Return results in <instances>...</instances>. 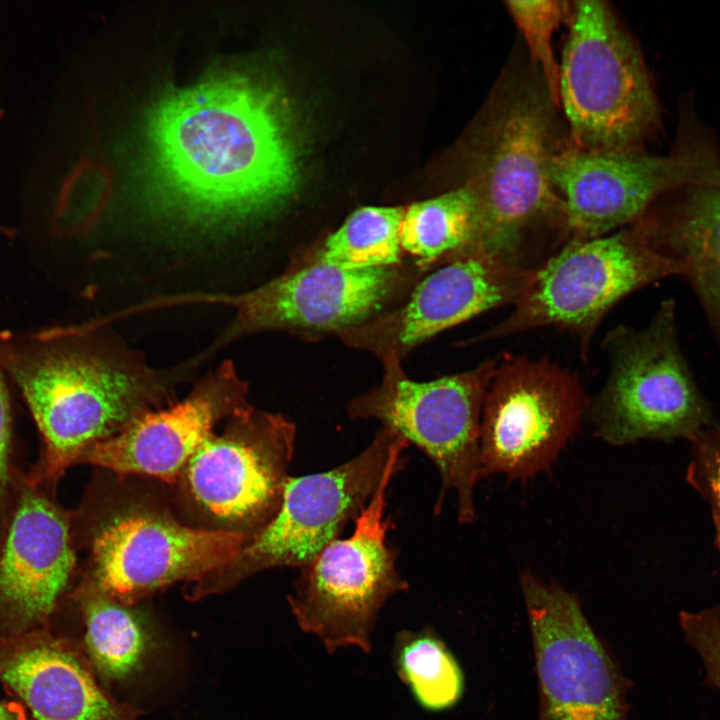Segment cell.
Masks as SVG:
<instances>
[{
  "label": "cell",
  "mask_w": 720,
  "mask_h": 720,
  "mask_svg": "<svg viewBox=\"0 0 720 720\" xmlns=\"http://www.w3.org/2000/svg\"><path fill=\"white\" fill-rule=\"evenodd\" d=\"M481 218L479 201L465 186L415 202L402 219L403 252L424 268L477 253Z\"/></svg>",
  "instance_id": "22"
},
{
  "label": "cell",
  "mask_w": 720,
  "mask_h": 720,
  "mask_svg": "<svg viewBox=\"0 0 720 720\" xmlns=\"http://www.w3.org/2000/svg\"><path fill=\"white\" fill-rule=\"evenodd\" d=\"M607 381L588 412L595 433L615 446L641 440L689 443L715 419L682 349L676 302H660L641 328L618 327L606 340Z\"/></svg>",
  "instance_id": "5"
},
{
  "label": "cell",
  "mask_w": 720,
  "mask_h": 720,
  "mask_svg": "<svg viewBox=\"0 0 720 720\" xmlns=\"http://www.w3.org/2000/svg\"><path fill=\"white\" fill-rule=\"evenodd\" d=\"M681 276V267L654 252L631 225L596 238L568 240L535 267L512 313L476 340L552 326L578 336L585 355L595 330L616 304L655 282Z\"/></svg>",
  "instance_id": "9"
},
{
  "label": "cell",
  "mask_w": 720,
  "mask_h": 720,
  "mask_svg": "<svg viewBox=\"0 0 720 720\" xmlns=\"http://www.w3.org/2000/svg\"><path fill=\"white\" fill-rule=\"evenodd\" d=\"M73 597L83 617L85 653L94 673L103 682L116 683L138 671L154 645L142 616L84 578Z\"/></svg>",
  "instance_id": "21"
},
{
  "label": "cell",
  "mask_w": 720,
  "mask_h": 720,
  "mask_svg": "<svg viewBox=\"0 0 720 720\" xmlns=\"http://www.w3.org/2000/svg\"><path fill=\"white\" fill-rule=\"evenodd\" d=\"M405 208L366 206L329 235L314 258L344 269L400 266Z\"/></svg>",
  "instance_id": "24"
},
{
  "label": "cell",
  "mask_w": 720,
  "mask_h": 720,
  "mask_svg": "<svg viewBox=\"0 0 720 720\" xmlns=\"http://www.w3.org/2000/svg\"><path fill=\"white\" fill-rule=\"evenodd\" d=\"M679 621L686 642L703 664L706 683L720 690V603L698 611H682Z\"/></svg>",
  "instance_id": "27"
},
{
  "label": "cell",
  "mask_w": 720,
  "mask_h": 720,
  "mask_svg": "<svg viewBox=\"0 0 720 720\" xmlns=\"http://www.w3.org/2000/svg\"><path fill=\"white\" fill-rule=\"evenodd\" d=\"M12 415L8 391L0 366V528L8 507L16 474L11 464Z\"/></svg>",
  "instance_id": "28"
},
{
  "label": "cell",
  "mask_w": 720,
  "mask_h": 720,
  "mask_svg": "<svg viewBox=\"0 0 720 720\" xmlns=\"http://www.w3.org/2000/svg\"><path fill=\"white\" fill-rule=\"evenodd\" d=\"M631 226L681 267L720 354V181L671 190Z\"/></svg>",
  "instance_id": "20"
},
{
  "label": "cell",
  "mask_w": 720,
  "mask_h": 720,
  "mask_svg": "<svg viewBox=\"0 0 720 720\" xmlns=\"http://www.w3.org/2000/svg\"><path fill=\"white\" fill-rule=\"evenodd\" d=\"M190 458L180 478L196 506L249 540L278 511L296 442V425L251 405L226 420Z\"/></svg>",
  "instance_id": "15"
},
{
  "label": "cell",
  "mask_w": 720,
  "mask_h": 720,
  "mask_svg": "<svg viewBox=\"0 0 720 720\" xmlns=\"http://www.w3.org/2000/svg\"><path fill=\"white\" fill-rule=\"evenodd\" d=\"M400 266L344 269L312 258L240 293L186 292L157 298V308L214 304L232 309V319L198 363L236 340L275 330L340 332L376 316L402 287Z\"/></svg>",
  "instance_id": "11"
},
{
  "label": "cell",
  "mask_w": 720,
  "mask_h": 720,
  "mask_svg": "<svg viewBox=\"0 0 720 720\" xmlns=\"http://www.w3.org/2000/svg\"><path fill=\"white\" fill-rule=\"evenodd\" d=\"M0 680L36 720H140L143 714L109 694L72 644L47 634L1 645Z\"/></svg>",
  "instance_id": "19"
},
{
  "label": "cell",
  "mask_w": 720,
  "mask_h": 720,
  "mask_svg": "<svg viewBox=\"0 0 720 720\" xmlns=\"http://www.w3.org/2000/svg\"><path fill=\"white\" fill-rule=\"evenodd\" d=\"M164 208L204 228L233 226L277 207L298 168L276 96L241 75L170 92L148 124Z\"/></svg>",
  "instance_id": "1"
},
{
  "label": "cell",
  "mask_w": 720,
  "mask_h": 720,
  "mask_svg": "<svg viewBox=\"0 0 720 720\" xmlns=\"http://www.w3.org/2000/svg\"><path fill=\"white\" fill-rule=\"evenodd\" d=\"M589 400L577 376L545 359L497 360L480 424V476L526 481L548 469L579 428Z\"/></svg>",
  "instance_id": "12"
},
{
  "label": "cell",
  "mask_w": 720,
  "mask_h": 720,
  "mask_svg": "<svg viewBox=\"0 0 720 720\" xmlns=\"http://www.w3.org/2000/svg\"><path fill=\"white\" fill-rule=\"evenodd\" d=\"M391 660L399 680L423 710L444 712L461 700L465 690L463 670L432 627L398 631Z\"/></svg>",
  "instance_id": "23"
},
{
  "label": "cell",
  "mask_w": 720,
  "mask_h": 720,
  "mask_svg": "<svg viewBox=\"0 0 720 720\" xmlns=\"http://www.w3.org/2000/svg\"><path fill=\"white\" fill-rule=\"evenodd\" d=\"M520 586L535 656L538 720H628L632 682L577 597L528 571Z\"/></svg>",
  "instance_id": "13"
},
{
  "label": "cell",
  "mask_w": 720,
  "mask_h": 720,
  "mask_svg": "<svg viewBox=\"0 0 720 720\" xmlns=\"http://www.w3.org/2000/svg\"><path fill=\"white\" fill-rule=\"evenodd\" d=\"M402 438L380 426L357 456L323 472L290 476L278 511L220 569L194 583L192 600L222 592L261 571L303 568L358 517L380 484Z\"/></svg>",
  "instance_id": "10"
},
{
  "label": "cell",
  "mask_w": 720,
  "mask_h": 720,
  "mask_svg": "<svg viewBox=\"0 0 720 720\" xmlns=\"http://www.w3.org/2000/svg\"><path fill=\"white\" fill-rule=\"evenodd\" d=\"M18 720H27V719H26V713H25L23 707H21V709H20Z\"/></svg>",
  "instance_id": "31"
},
{
  "label": "cell",
  "mask_w": 720,
  "mask_h": 720,
  "mask_svg": "<svg viewBox=\"0 0 720 720\" xmlns=\"http://www.w3.org/2000/svg\"><path fill=\"white\" fill-rule=\"evenodd\" d=\"M408 445L402 438L395 444L352 534L332 541L299 569L287 596L298 627L316 637L329 654L348 647L370 653L381 609L409 588L397 568L398 552L387 540L391 521L385 517L388 487L404 465L402 452Z\"/></svg>",
  "instance_id": "7"
},
{
  "label": "cell",
  "mask_w": 720,
  "mask_h": 720,
  "mask_svg": "<svg viewBox=\"0 0 720 720\" xmlns=\"http://www.w3.org/2000/svg\"><path fill=\"white\" fill-rule=\"evenodd\" d=\"M3 116L4 110L0 107V122L3 119ZM0 233L10 237L14 234V231L0 222Z\"/></svg>",
  "instance_id": "30"
},
{
  "label": "cell",
  "mask_w": 720,
  "mask_h": 720,
  "mask_svg": "<svg viewBox=\"0 0 720 720\" xmlns=\"http://www.w3.org/2000/svg\"><path fill=\"white\" fill-rule=\"evenodd\" d=\"M248 383L232 361L210 370L180 401L149 411L92 446L80 464L174 482L222 421L250 405Z\"/></svg>",
  "instance_id": "18"
},
{
  "label": "cell",
  "mask_w": 720,
  "mask_h": 720,
  "mask_svg": "<svg viewBox=\"0 0 720 720\" xmlns=\"http://www.w3.org/2000/svg\"><path fill=\"white\" fill-rule=\"evenodd\" d=\"M0 366L20 390L41 436L28 475L54 486L95 444L169 400V375L82 324L0 332Z\"/></svg>",
  "instance_id": "2"
},
{
  "label": "cell",
  "mask_w": 720,
  "mask_h": 720,
  "mask_svg": "<svg viewBox=\"0 0 720 720\" xmlns=\"http://www.w3.org/2000/svg\"><path fill=\"white\" fill-rule=\"evenodd\" d=\"M21 707L16 702L0 703V720H18Z\"/></svg>",
  "instance_id": "29"
},
{
  "label": "cell",
  "mask_w": 720,
  "mask_h": 720,
  "mask_svg": "<svg viewBox=\"0 0 720 720\" xmlns=\"http://www.w3.org/2000/svg\"><path fill=\"white\" fill-rule=\"evenodd\" d=\"M686 481L706 502L720 552V412L690 442Z\"/></svg>",
  "instance_id": "26"
},
{
  "label": "cell",
  "mask_w": 720,
  "mask_h": 720,
  "mask_svg": "<svg viewBox=\"0 0 720 720\" xmlns=\"http://www.w3.org/2000/svg\"><path fill=\"white\" fill-rule=\"evenodd\" d=\"M504 5L521 34L529 59L559 106L560 68L553 51V36L561 23L567 21L570 2L508 0Z\"/></svg>",
  "instance_id": "25"
},
{
  "label": "cell",
  "mask_w": 720,
  "mask_h": 720,
  "mask_svg": "<svg viewBox=\"0 0 720 720\" xmlns=\"http://www.w3.org/2000/svg\"><path fill=\"white\" fill-rule=\"evenodd\" d=\"M559 62V108L572 145L590 151L641 148L660 121L643 54L606 2H570Z\"/></svg>",
  "instance_id": "4"
},
{
  "label": "cell",
  "mask_w": 720,
  "mask_h": 720,
  "mask_svg": "<svg viewBox=\"0 0 720 720\" xmlns=\"http://www.w3.org/2000/svg\"><path fill=\"white\" fill-rule=\"evenodd\" d=\"M535 268L483 254L455 258L429 274L400 307L338 332L348 346L380 360L402 358L436 334L481 313L518 302Z\"/></svg>",
  "instance_id": "16"
},
{
  "label": "cell",
  "mask_w": 720,
  "mask_h": 720,
  "mask_svg": "<svg viewBox=\"0 0 720 720\" xmlns=\"http://www.w3.org/2000/svg\"><path fill=\"white\" fill-rule=\"evenodd\" d=\"M248 541L240 532L194 528L152 507L127 505L94 526L84 579L132 606L172 584L201 580L228 564Z\"/></svg>",
  "instance_id": "14"
},
{
  "label": "cell",
  "mask_w": 720,
  "mask_h": 720,
  "mask_svg": "<svg viewBox=\"0 0 720 720\" xmlns=\"http://www.w3.org/2000/svg\"><path fill=\"white\" fill-rule=\"evenodd\" d=\"M474 136L462 186L480 204L477 252L529 268L524 253L534 237L569 238L566 208L549 168L571 141L559 106L522 48L495 81Z\"/></svg>",
  "instance_id": "3"
},
{
  "label": "cell",
  "mask_w": 720,
  "mask_h": 720,
  "mask_svg": "<svg viewBox=\"0 0 720 720\" xmlns=\"http://www.w3.org/2000/svg\"><path fill=\"white\" fill-rule=\"evenodd\" d=\"M401 361L395 355L380 359L379 384L353 398L347 413L352 419H374L423 451L441 480L434 512L441 511L445 495L453 492L458 521L471 523L474 490L481 479L482 408L497 360L424 382L408 377Z\"/></svg>",
  "instance_id": "8"
},
{
  "label": "cell",
  "mask_w": 720,
  "mask_h": 720,
  "mask_svg": "<svg viewBox=\"0 0 720 720\" xmlns=\"http://www.w3.org/2000/svg\"><path fill=\"white\" fill-rule=\"evenodd\" d=\"M50 488L16 472L0 528V607L24 625L52 614L76 566L69 517Z\"/></svg>",
  "instance_id": "17"
},
{
  "label": "cell",
  "mask_w": 720,
  "mask_h": 720,
  "mask_svg": "<svg viewBox=\"0 0 720 720\" xmlns=\"http://www.w3.org/2000/svg\"><path fill=\"white\" fill-rule=\"evenodd\" d=\"M549 173L566 208L568 240H584L632 225L673 189L720 181V152L711 131L684 103L667 154L590 151L570 143L553 157Z\"/></svg>",
  "instance_id": "6"
},
{
  "label": "cell",
  "mask_w": 720,
  "mask_h": 720,
  "mask_svg": "<svg viewBox=\"0 0 720 720\" xmlns=\"http://www.w3.org/2000/svg\"><path fill=\"white\" fill-rule=\"evenodd\" d=\"M82 324H83V323H82ZM83 325H84V324H83ZM103 325H104V324H103ZM84 326H85V325H84ZM101 326H102V325H101ZM101 326H99V327H101ZM85 327H86V326H85ZM99 327L94 328V329H98ZM86 328H88V327H86ZM88 329H91V328H88ZM94 329H93V330H94Z\"/></svg>",
  "instance_id": "32"
}]
</instances>
